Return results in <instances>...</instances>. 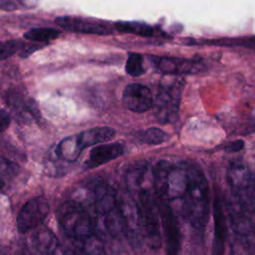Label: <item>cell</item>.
Instances as JSON below:
<instances>
[{"label":"cell","mask_w":255,"mask_h":255,"mask_svg":"<svg viewBox=\"0 0 255 255\" xmlns=\"http://www.w3.org/2000/svg\"><path fill=\"white\" fill-rule=\"evenodd\" d=\"M124 106L136 114H142L151 109L153 97L148 87L139 83H130L123 91Z\"/></svg>","instance_id":"11"},{"label":"cell","mask_w":255,"mask_h":255,"mask_svg":"<svg viewBox=\"0 0 255 255\" xmlns=\"http://www.w3.org/2000/svg\"><path fill=\"white\" fill-rule=\"evenodd\" d=\"M118 202L122 218L123 235L133 249H138L142 246L144 239L137 202L128 191L118 194Z\"/></svg>","instance_id":"6"},{"label":"cell","mask_w":255,"mask_h":255,"mask_svg":"<svg viewBox=\"0 0 255 255\" xmlns=\"http://www.w3.org/2000/svg\"><path fill=\"white\" fill-rule=\"evenodd\" d=\"M226 209L231 228L242 247L249 254H255L254 217L232 197L228 199Z\"/></svg>","instance_id":"7"},{"label":"cell","mask_w":255,"mask_h":255,"mask_svg":"<svg viewBox=\"0 0 255 255\" xmlns=\"http://www.w3.org/2000/svg\"><path fill=\"white\" fill-rule=\"evenodd\" d=\"M184 86L185 81L181 77H165L160 82L152 105L154 116L160 124H170L177 120Z\"/></svg>","instance_id":"4"},{"label":"cell","mask_w":255,"mask_h":255,"mask_svg":"<svg viewBox=\"0 0 255 255\" xmlns=\"http://www.w3.org/2000/svg\"><path fill=\"white\" fill-rule=\"evenodd\" d=\"M0 168L8 176H14L18 172V165L3 157H0Z\"/></svg>","instance_id":"23"},{"label":"cell","mask_w":255,"mask_h":255,"mask_svg":"<svg viewBox=\"0 0 255 255\" xmlns=\"http://www.w3.org/2000/svg\"><path fill=\"white\" fill-rule=\"evenodd\" d=\"M125 153V146L121 142L102 143L94 147L86 161L88 168H95L109 161H112Z\"/></svg>","instance_id":"15"},{"label":"cell","mask_w":255,"mask_h":255,"mask_svg":"<svg viewBox=\"0 0 255 255\" xmlns=\"http://www.w3.org/2000/svg\"><path fill=\"white\" fill-rule=\"evenodd\" d=\"M31 246L36 255H61V245L56 235L48 228H40L31 237Z\"/></svg>","instance_id":"14"},{"label":"cell","mask_w":255,"mask_h":255,"mask_svg":"<svg viewBox=\"0 0 255 255\" xmlns=\"http://www.w3.org/2000/svg\"><path fill=\"white\" fill-rule=\"evenodd\" d=\"M116 130L110 127H96L84 130L74 136L76 146L80 153L83 149L102 142L109 141L115 137Z\"/></svg>","instance_id":"16"},{"label":"cell","mask_w":255,"mask_h":255,"mask_svg":"<svg viewBox=\"0 0 255 255\" xmlns=\"http://www.w3.org/2000/svg\"><path fill=\"white\" fill-rule=\"evenodd\" d=\"M243 147H244V141L241 139H237V140L228 142L224 146V150L228 151V152H236V151L241 150Z\"/></svg>","instance_id":"25"},{"label":"cell","mask_w":255,"mask_h":255,"mask_svg":"<svg viewBox=\"0 0 255 255\" xmlns=\"http://www.w3.org/2000/svg\"><path fill=\"white\" fill-rule=\"evenodd\" d=\"M60 31L51 27L33 28L24 34V38L32 42H49L60 36Z\"/></svg>","instance_id":"20"},{"label":"cell","mask_w":255,"mask_h":255,"mask_svg":"<svg viewBox=\"0 0 255 255\" xmlns=\"http://www.w3.org/2000/svg\"><path fill=\"white\" fill-rule=\"evenodd\" d=\"M234 45L237 46H242L245 48L253 49L255 50V37H250V38H242V39H234L232 40Z\"/></svg>","instance_id":"24"},{"label":"cell","mask_w":255,"mask_h":255,"mask_svg":"<svg viewBox=\"0 0 255 255\" xmlns=\"http://www.w3.org/2000/svg\"><path fill=\"white\" fill-rule=\"evenodd\" d=\"M23 43L15 40L0 41V60H6L20 51Z\"/></svg>","instance_id":"22"},{"label":"cell","mask_w":255,"mask_h":255,"mask_svg":"<svg viewBox=\"0 0 255 255\" xmlns=\"http://www.w3.org/2000/svg\"><path fill=\"white\" fill-rule=\"evenodd\" d=\"M57 220L63 232L79 246L84 255H104L102 238L96 231L91 215L80 203H62L57 210Z\"/></svg>","instance_id":"1"},{"label":"cell","mask_w":255,"mask_h":255,"mask_svg":"<svg viewBox=\"0 0 255 255\" xmlns=\"http://www.w3.org/2000/svg\"><path fill=\"white\" fill-rule=\"evenodd\" d=\"M134 194H136L135 200L139 208L143 239L151 249H159L162 244V237L153 183L142 186Z\"/></svg>","instance_id":"3"},{"label":"cell","mask_w":255,"mask_h":255,"mask_svg":"<svg viewBox=\"0 0 255 255\" xmlns=\"http://www.w3.org/2000/svg\"><path fill=\"white\" fill-rule=\"evenodd\" d=\"M155 201L165 238L166 253L167 255H178L180 251V230L170 201L156 195Z\"/></svg>","instance_id":"8"},{"label":"cell","mask_w":255,"mask_h":255,"mask_svg":"<svg viewBox=\"0 0 255 255\" xmlns=\"http://www.w3.org/2000/svg\"><path fill=\"white\" fill-rule=\"evenodd\" d=\"M213 220H214V236L212 241L211 255H223L225 251L226 240V219L221 199L216 193L213 203Z\"/></svg>","instance_id":"13"},{"label":"cell","mask_w":255,"mask_h":255,"mask_svg":"<svg viewBox=\"0 0 255 255\" xmlns=\"http://www.w3.org/2000/svg\"><path fill=\"white\" fill-rule=\"evenodd\" d=\"M93 192L96 210L102 218L106 230L114 238L121 237L123 235V225L118 193L112 186L105 182H98Z\"/></svg>","instance_id":"5"},{"label":"cell","mask_w":255,"mask_h":255,"mask_svg":"<svg viewBox=\"0 0 255 255\" xmlns=\"http://www.w3.org/2000/svg\"><path fill=\"white\" fill-rule=\"evenodd\" d=\"M0 8L5 10L18 9V2L13 1H0Z\"/></svg>","instance_id":"27"},{"label":"cell","mask_w":255,"mask_h":255,"mask_svg":"<svg viewBox=\"0 0 255 255\" xmlns=\"http://www.w3.org/2000/svg\"><path fill=\"white\" fill-rule=\"evenodd\" d=\"M179 200L186 220L195 230L202 232L209 215L210 192L204 173L194 164L187 163L186 184Z\"/></svg>","instance_id":"2"},{"label":"cell","mask_w":255,"mask_h":255,"mask_svg":"<svg viewBox=\"0 0 255 255\" xmlns=\"http://www.w3.org/2000/svg\"><path fill=\"white\" fill-rule=\"evenodd\" d=\"M61 255H82V254H79L78 252L74 251L71 248H64L61 251Z\"/></svg>","instance_id":"28"},{"label":"cell","mask_w":255,"mask_h":255,"mask_svg":"<svg viewBox=\"0 0 255 255\" xmlns=\"http://www.w3.org/2000/svg\"><path fill=\"white\" fill-rule=\"evenodd\" d=\"M55 22L63 29L74 33L97 35H109L113 33L109 26L94 19L75 16H60L55 19Z\"/></svg>","instance_id":"12"},{"label":"cell","mask_w":255,"mask_h":255,"mask_svg":"<svg viewBox=\"0 0 255 255\" xmlns=\"http://www.w3.org/2000/svg\"><path fill=\"white\" fill-rule=\"evenodd\" d=\"M10 125V117L6 111L0 109V131L5 130Z\"/></svg>","instance_id":"26"},{"label":"cell","mask_w":255,"mask_h":255,"mask_svg":"<svg viewBox=\"0 0 255 255\" xmlns=\"http://www.w3.org/2000/svg\"><path fill=\"white\" fill-rule=\"evenodd\" d=\"M0 255H6L2 250H0Z\"/></svg>","instance_id":"29"},{"label":"cell","mask_w":255,"mask_h":255,"mask_svg":"<svg viewBox=\"0 0 255 255\" xmlns=\"http://www.w3.org/2000/svg\"><path fill=\"white\" fill-rule=\"evenodd\" d=\"M6 102L18 115L24 116V114H28L36 120L40 117L39 109L35 101L32 99H25V97L17 91H9L6 95Z\"/></svg>","instance_id":"17"},{"label":"cell","mask_w":255,"mask_h":255,"mask_svg":"<svg viewBox=\"0 0 255 255\" xmlns=\"http://www.w3.org/2000/svg\"><path fill=\"white\" fill-rule=\"evenodd\" d=\"M115 27L119 32L130 33L141 37H158L163 36L164 33L155 26L138 21H118Z\"/></svg>","instance_id":"18"},{"label":"cell","mask_w":255,"mask_h":255,"mask_svg":"<svg viewBox=\"0 0 255 255\" xmlns=\"http://www.w3.org/2000/svg\"><path fill=\"white\" fill-rule=\"evenodd\" d=\"M49 209V202L43 196L28 200L17 216L18 231L23 234L40 226L46 219Z\"/></svg>","instance_id":"9"},{"label":"cell","mask_w":255,"mask_h":255,"mask_svg":"<svg viewBox=\"0 0 255 255\" xmlns=\"http://www.w3.org/2000/svg\"><path fill=\"white\" fill-rule=\"evenodd\" d=\"M135 138L142 144H160L166 141L169 138V135L162 129L151 127L136 132Z\"/></svg>","instance_id":"19"},{"label":"cell","mask_w":255,"mask_h":255,"mask_svg":"<svg viewBox=\"0 0 255 255\" xmlns=\"http://www.w3.org/2000/svg\"><path fill=\"white\" fill-rule=\"evenodd\" d=\"M126 72L131 77H139L145 73L143 66V57L139 53H128L127 63H126Z\"/></svg>","instance_id":"21"},{"label":"cell","mask_w":255,"mask_h":255,"mask_svg":"<svg viewBox=\"0 0 255 255\" xmlns=\"http://www.w3.org/2000/svg\"><path fill=\"white\" fill-rule=\"evenodd\" d=\"M149 59L155 70L167 76L194 75L200 73L204 68L201 62L192 59L166 56H150Z\"/></svg>","instance_id":"10"}]
</instances>
